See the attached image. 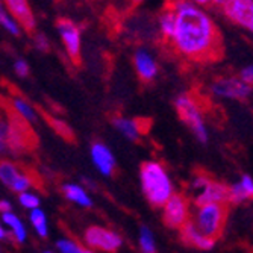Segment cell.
<instances>
[{"mask_svg":"<svg viewBox=\"0 0 253 253\" xmlns=\"http://www.w3.org/2000/svg\"><path fill=\"white\" fill-rule=\"evenodd\" d=\"M176 11V25L170 44L182 58L202 62L221 55V37L212 18L191 0H169Z\"/></svg>","mask_w":253,"mask_h":253,"instance_id":"cell-1","label":"cell"},{"mask_svg":"<svg viewBox=\"0 0 253 253\" xmlns=\"http://www.w3.org/2000/svg\"><path fill=\"white\" fill-rule=\"evenodd\" d=\"M141 188L153 208H161L174 193V185L167 169L158 161H146L140 169Z\"/></svg>","mask_w":253,"mask_h":253,"instance_id":"cell-2","label":"cell"},{"mask_svg":"<svg viewBox=\"0 0 253 253\" xmlns=\"http://www.w3.org/2000/svg\"><path fill=\"white\" fill-rule=\"evenodd\" d=\"M174 108L179 114L180 120L188 126V129L196 136V140L200 141L202 144L208 143L210 140L208 127L205 125L203 114L197 100L188 93H182L174 99Z\"/></svg>","mask_w":253,"mask_h":253,"instance_id":"cell-3","label":"cell"},{"mask_svg":"<svg viewBox=\"0 0 253 253\" xmlns=\"http://www.w3.org/2000/svg\"><path fill=\"white\" fill-rule=\"evenodd\" d=\"M227 203H205L197 206L193 223L202 234L217 240L221 234L227 218Z\"/></svg>","mask_w":253,"mask_h":253,"instance_id":"cell-4","label":"cell"},{"mask_svg":"<svg viewBox=\"0 0 253 253\" xmlns=\"http://www.w3.org/2000/svg\"><path fill=\"white\" fill-rule=\"evenodd\" d=\"M84 244L91 252H117L123 246V238L111 229L102 226H89L84 234Z\"/></svg>","mask_w":253,"mask_h":253,"instance_id":"cell-5","label":"cell"},{"mask_svg":"<svg viewBox=\"0 0 253 253\" xmlns=\"http://www.w3.org/2000/svg\"><path fill=\"white\" fill-rule=\"evenodd\" d=\"M161 208H163V220L170 229H180L190 220V205L183 194L173 193Z\"/></svg>","mask_w":253,"mask_h":253,"instance_id":"cell-6","label":"cell"},{"mask_svg":"<svg viewBox=\"0 0 253 253\" xmlns=\"http://www.w3.org/2000/svg\"><path fill=\"white\" fill-rule=\"evenodd\" d=\"M211 93L220 99L246 100L252 96L253 86H250L240 78H220L211 84Z\"/></svg>","mask_w":253,"mask_h":253,"instance_id":"cell-7","label":"cell"},{"mask_svg":"<svg viewBox=\"0 0 253 253\" xmlns=\"http://www.w3.org/2000/svg\"><path fill=\"white\" fill-rule=\"evenodd\" d=\"M56 29L65 47V53L76 65L81 64V31L72 20L59 18L56 21Z\"/></svg>","mask_w":253,"mask_h":253,"instance_id":"cell-8","label":"cell"},{"mask_svg":"<svg viewBox=\"0 0 253 253\" xmlns=\"http://www.w3.org/2000/svg\"><path fill=\"white\" fill-rule=\"evenodd\" d=\"M0 180L2 183L14 193H23L26 190H31L34 182L32 179L25 174L17 164L12 161H0Z\"/></svg>","mask_w":253,"mask_h":253,"instance_id":"cell-9","label":"cell"},{"mask_svg":"<svg viewBox=\"0 0 253 253\" xmlns=\"http://www.w3.org/2000/svg\"><path fill=\"white\" fill-rule=\"evenodd\" d=\"M221 8L223 14L235 25L253 31V0H229Z\"/></svg>","mask_w":253,"mask_h":253,"instance_id":"cell-10","label":"cell"},{"mask_svg":"<svg viewBox=\"0 0 253 253\" xmlns=\"http://www.w3.org/2000/svg\"><path fill=\"white\" fill-rule=\"evenodd\" d=\"M2 2L6 6L8 12L17 20L21 29H25L29 34L35 31L37 20L28 0H2Z\"/></svg>","mask_w":253,"mask_h":253,"instance_id":"cell-11","label":"cell"},{"mask_svg":"<svg viewBox=\"0 0 253 253\" xmlns=\"http://www.w3.org/2000/svg\"><path fill=\"white\" fill-rule=\"evenodd\" d=\"M89 155H91V161H93L94 167L97 169V171L102 174V176H106V177H111L114 174L117 169V161H116V156H114L112 150L97 141L91 146V150H89Z\"/></svg>","mask_w":253,"mask_h":253,"instance_id":"cell-12","label":"cell"},{"mask_svg":"<svg viewBox=\"0 0 253 253\" xmlns=\"http://www.w3.org/2000/svg\"><path fill=\"white\" fill-rule=\"evenodd\" d=\"M133 65L141 82L149 84L158 76V62L147 49H138L133 55Z\"/></svg>","mask_w":253,"mask_h":253,"instance_id":"cell-13","label":"cell"},{"mask_svg":"<svg viewBox=\"0 0 253 253\" xmlns=\"http://www.w3.org/2000/svg\"><path fill=\"white\" fill-rule=\"evenodd\" d=\"M179 231H180V240L187 246H193L199 250H212L215 246L217 240L202 234L191 220H188Z\"/></svg>","mask_w":253,"mask_h":253,"instance_id":"cell-14","label":"cell"},{"mask_svg":"<svg viewBox=\"0 0 253 253\" xmlns=\"http://www.w3.org/2000/svg\"><path fill=\"white\" fill-rule=\"evenodd\" d=\"M196 206L205 203H227V185L211 179L205 188L199 190V194L194 199Z\"/></svg>","mask_w":253,"mask_h":253,"instance_id":"cell-15","label":"cell"},{"mask_svg":"<svg viewBox=\"0 0 253 253\" xmlns=\"http://www.w3.org/2000/svg\"><path fill=\"white\" fill-rule=\"evenodd\" d=\"M111 123L125 138H127L129 141H133V143L140 141L141 135L146 132V129L143 127V123L140 120L127 119V117H123V116L112 117Z\"/></svg>","mask_w":253,"mask_h":253,"instance_id":"cell-16","label":"cell"},{"mask_svg":"<svg viewBox=\"0 0 253 253\" xmlns=\"http://www.w3.org/2000/svg\"><path fill=\"white\" fill-rule=\"evenodd\" d=\"M0 220L3 221V224L8 227V234L12 235V238L18 243L23 244L28 240V231L26 226L23 224V221L20 220V217L17 214H14L12 211H6L0 214Z\"/></svg>","mask_w":253,"mask_h":253,"instance_id":"cell-17","label":"cell"},{"mask_svg":"<svg viewBox=\"0 0 253 253\" xmlns=\"http://www.w3.org/2000/svg\"><path fill=\"white\" fill-rule=\"evenodd\" d=\"M61 190L68 202L81 206V208H91L93 206V199H91L88 191L78 183H64Z\"/></svg>","mask_w":253,"mask_h":253,"instance_id":"cell-18","label":"cell"},{"mask_svg":"<svg viewBox=\"0 0 253 253\" xmlns=\"http://www.w3.org/2000/svg\"><path fill=\"white\" fill-rule=\"evenodd\" d=\"M11 105H12V109L14 112L20 119H23L26 123L29 125H34L38 122V114H37V109L26 100L20 96H12L11 97Z\"/></svg>","mask_w":253,"mask_h":253,"instance_id":"cell-19","label":"cell"},{"mask_svg":"<svg viewBox=\"0 0 253 253\" xmlns=\"http://www.w3.org/2000/svg\"><path fill=\"white\" fill-rule=\"evenodd\" d=\"M158 25H159V32H161L163 40L170 41L173 37V32H174V25H176V11L169 3L166 5V8L163 11H161Z\"/></svg>","mask_w":253,"mask_h":253,"instance_id":"cell-20","label":"cell"},{"mask_svg":"<svg viewBox=\"0 0 253 253\" xmlns=\"http://www.w3.org/2000/svg\"><path fill=\"white\" fill-rule=\"evenodd\" d=\"M29 221L32 227L35 229V232L38 234L40 238H47L49 235V226H47V217H45L44 211L38 208L31 210L29 212Z\"/></svg>","mask_w":253,"mask_h":253,"instance_id":"cell-21","label":"cell"},{"mask_svg":"<svg viewBox=\"0 0 253 253\" xmlns=\"http://www.w3.org/2000/svg\"><path fill=\"white\" fill-rule=\"evenodd\" d=\"M0 26H2L8 34L14 35V37H20L21 35V26L17 23V20L8 12L6 6L3 5V2L0 0Z\"/></svg>","mask_w":253,"mask_h":253,"instance_id":"cell-22","label":"cell"},{"mask_svg":"<svg viewBox=\"0 0 253 253\" xmlns=\"http://www.w3.org/2000/svg\"><path fill=\"white\" fill-rule=\"evenodd\" d=\"M56 250L61 253H86L91 252L86 246H82L81 243L72 240V238H61L56 241Z\"/></svg>","mask_w":253,"mask_h":253,"instance_id":"cell-23","label":"cell"},{"mask_svg":"<svg viewBox=\"0 0 253 253\" xmlns=\"http://www.w3.org/2000/svg\"><path fill=\"white\" fill-rule=\"evenodd\" d=\"M138 243H140V249L144 253H155L156 252L155 237H153L152 231L147 226H143L140 229V238H138Z\"/></svg>","mask_w":253,"mask_h":253,"instance_id":"cell-24","label":"cell"},{"mask_svg":"<svg viewBox=\"0 0 253 253\" xmlns=\"http://www.w3.org/2000/svg\"><path fill=\"white\" fill-rule=\"evenodd\" d=\"M244 200H247V196H246L243 187L240 185V182H235V183H232V185L227 187V203L240 205Z\"/></svg>","mask_w":253,"mask_h":253,"instance_id":"cell-25","label":"cell"},{"mask_svg":"<svg viewBox=\"0 0 253 253\" xmlns=\"http://www.w3.org/2000/svg\"><path fill=\"white\" fill-rule=\"evenodd\" d=\"M18 202L20 205L23 206V208H26V210H34V208H38V206L41 205V199L38 197V194L26 190V191H23V193H18Z\"/></svg>","mask_w":253,"mask_h":253,"instance_id":"cell-26","label":"cell"},{"mask_svg":"<svg viewBox=\"0 0 253 253\" xmlns=\"http://www.w3.org/2000/svg\"><path fill=\"white\" fill-rule=\"evenodd\" d=\"M34 45L37 47V50H40L42 53L50 50V41H49V38L45 37L42 32L35 34V37H34Z\"/></svg>","mask_w":253,"mask_h":253,"instance_id":"cell-27","label":"cell"},{"mask_svg":"<svg viewBox=\"0 0 253 253\" xmlns=\"http://www.w3.org/2000/svg\"><path fill=\"white\" fill-rule=\"evenodd\" d=\"M14 72H15V75L18 78H28L29 76V72H31L28 61H25V59H17L15 64H14Z\"/></svg>","mask_w":253,"mask_h":253,"instance_id":"cell-28","label":"cell"},{"mask_svg":"<svg viewBox=\"0 0 253 253\" xmlns=\"http://www.w3.org/2000/svg\"><path fill=\"white\" fill-rule=\"evenodd\" d=\"M238 182H240V185L243 187L247 199H253V177L249 176V174H243Z\"/></svg>","mask_w":253,"mask_h":253,"instance_id":"cell-29","label":"cell"},{"mask_svg":"<svg viewBox=\"0 0 253 253\" xmlns=\"http://www.w3.org/2000/svg\"><path fill=\"white\" fill-rule=\"evenodd\" d=\"M211 182V177L210 176H206V174H196L194 176V179L191 180V187L194 188V190H202V188H205L208 183Z\"/></svg>","mask_w":253,"mask_h":253,"instance_id":"cell-30","label":"cell"},{"mask_svg":"<svg viewBox=\"0 0 253 253\" xmlns=\"http://www.w3.org/2000/svg\"><path fill=\"white\" fill-rule=\"evenodd\" d=\"M240 79L249 84L250 86H253V64H249L243 68L240 72Z\"/></svg>","mask_w":253,"mask_h":253,"instance_id":"cell-31","label":"cell"},{"mask_svg":"<svg viewBox=\"0 0 253 253\" xmlns=\"http://www.w3.org/2000/svg\"><path fill=\"white\" fill-rule=\"evenodd\" d=\"M52 126L53 127H56L58 129V132L61 133V135H64V136H68L70 138V135H72V130L68 129L64 123H61V122H58V120H52Z\"/></svg>","mask_w":253,"mask_h":253,"instance_id":"cell-32","label":"cell"},{"mask_svg":"<svg viewBox=\"0 0 253 253\" xmlns=\"http://www.w3.org/2000/svg\"><path fill=\"white\" fill-rule=\"evenodd\" d=\"M6 211H12V205L8 200H0V214L6 212Z\"/></svg>","mask_w":253,"mask_h":253,"instance_id":"cell-33","label":"cell"},{"mask_svg":"<svg viewBox=\"0 0 253 253\" xmlns=\"http://www.w3.org/2000/svg\"><path fill=\"white\" fill-rule=\"evenodd\" d=\"M82 182L85 183V185H86L88 188H91V190H96V183H94V180H91L89 177H85V176H82Z\"/></svg>","mask_w":253,"mask_h":253,"instance_id":"cell-34","label":"cell"},{"mask_svg":"<svg viewBox=\"0 0 253 253\" xmlns=\"http://www.w3.org/2000/svg\"><path fill=\"white\" fill-rule=\"evenodd\" d=\"M6 238H8V231L5 229L3 221L0 220V240H6Z\"/></svg>","mask_w":253,"mask_h":253,"instance_id":"cell-35","label":"cell"},{"mask_svg":"<svg viewBox=\"0 0 253 253\" xmlns=\"http://www.w3.org/2000/svg\"><path fill=\"white\" fill-rule=\"evenodd\" d=\"M194 5H199V6H208L211 5V0H191Z\"/></svg>","mask_w":253,"mask_h":253,"instance_id":"cell-36","label":"cell"},{"mask_svg":"<svg viewBox=\"0 0 253 253\" xmlns=\"http://www.w3.org/2000/svg\"><path fill=\"white\" fill-rule=\"evenodd\" d=\"M229 0H211V3H214L215 6H224Z\"/></svg>","mask_w":253,"mask_h":253,"instance_id":"cell-37","label":"cell"},{"mask_svg":"<svg viewBox=\"0 0 253 253\" xmlns=\"http://www.w3.org/2000/svg\"><path fill=\"white\" fill-rule=\"evenodd\" d=\"M0 153H8V147L2 138H0Z\"/></svg>","mask_w":253,"mask_h":253,"instance_id":"cell-38","label":"cell"},{"mask_svg":"<svg viewBox=\"0 0 253 253\" xmlns=\"http://www.w3.org/2000/svg\"><path fill=\"white\" fill-rule=\"evenodd\" d=\"M141 2H143V0H132V3H133V5H140Z\"/></svg>","mask_w":253,"mask_h":253,"instance_id":"cell-39","label":"cell"},{"mask_svg":"<svg viewBox=\"0 0 253 253\" xmlns=\"http://www.w3.org/2000/svg\"><path fill=\"white\" fill-rule=\"evenodd\" d=\"M252 32H253V31H252Z\"/></svg>","mask_w":253,"mask_h":253,"instance_id":"cell-40","label":"cell"}]
</instances>
